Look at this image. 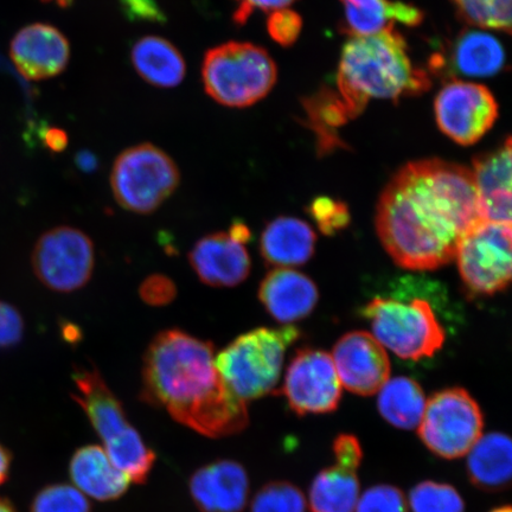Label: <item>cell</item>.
<instances>
[{"label": "cell", "mask_w": 512, "mask_h": 512, "mask_svg": "<svg viewBox=\"0 0 512 512\" xmlns=\"http://www.w3.org/2000/svg\"><path fill=\"white\" fill-rule=\"evenodd\" d=\"M482 219L472 171L440 159L409 163L380 197L376 230L396 265L434 271L456 259L465 234Z\"/></svg>", "instance_id": "1"}, {"label": "cell", "mask_w": 512, "mask_h": 512, "mask_svg": "<svg viewBox=\"0 0 512 512\" xmlns=\"http://www.w3.org/2000/svg\"><path fill=\"white\" fill-rule=\"evenodd\" d=\"M142 400L209 438L229 437L248 426L247 403L222 380L213 343L178 329L160 332L147 348Z\"/></svg>", "instance_id": "2"}, {"label": "cell", "mask_w": 512, "mask_h": 512, "mask_svg": "<svg viewBox=\"0 0 512 512\" xmlns=\"http://www.w3.org/2000/svg\"><path fill=\"white\" fill-rule=\"evenodd\" d=\"M430 76L415 68L405 38L394 28L344 44L337 75V92L352 118L370 99L400 100L430 89Z\"/></svg>", "instance_id": "3"}, {"label": "cell", "mask_w": 512, "mask_h": 512, "mask_svg": "<svg viewBox=\"0 0 512 512\" xmlns=\"http://www.w3.org/2000/svg\"><path fill=\"white\" fill-rule=\"evenodd\" d=\"M299 335L293 325L246 332L215 356L217 371L242 401L260 399L277 386L285 352Z\"/></svg>", "instance_id": "4"}, {"label": "cell", "mask_w": 512, "mask_h": 512, "mask_svg": "<svg viewBox=\"0 0 512 512\" xmlns=\"http://www.w3.org/2000/svg\"><path fill=\"white\" fill-rule=\"evenodd\" d=\"M278 78L277 64L264 48L228 42L207 51L202 81L210 98L227 107L245 108L266 98Z\"/></svg>", "instance_id": "5"}, {"label": "cell", "mask_w": 512, "mask_h": 512, "mask_svg": "<svg viewBox=\"0 0 512 512\" xmlns=\"http://www.w3.org/2000/svg\"><path fill=\"white\" fill-rule=\"evenodd\" d=\"M373 336L403 360L419 361L432 357L445 343L446 332L427 300L401 302L377 297L363 307Z\"/></svg>", "instance_id": "6"}, {"label": "cell", "mask_w": 512, "mask_h": 512, "mask_svg": "<svg viewBox=\"0 0 512 512\" xmlns=\"http://www.w3.org/2000/svg\"><path fill=\"white\" fill-rule=\"evenodd\" d=\"M181 182L178 166L168 153L140 144L120 153L111 174L115 201L132 213L152 214L174 194Z\"/></svg>", "instance_id": "7"}, {"label": "cell", "mask_w": 512, "mask_h": 512, "mask_svg": "<svg viewBox=\"0 0 512 512\" xmlns=\"http://www.w3.org/2000/svg\"><path fill=\"white\" fill-rule=\"evenodd\" d=\"M418 428L428 450L444 459H458L482 437L484 416L465 389H445L427 401Z\"/></svg>", "instance_id": "8"}, {"label": "cell", "mask_w": 512, "mask_h": 512, "mask_svg": "<svg viewBox=\"0 0 512 512\" xmlns=\"http://www.w3.org/2000/svg\"><path fill=\"white\" fill-rule=\"evenodd\" d=\"M457 264L473 294L492 296L511 281V223L480 220L460 241Z\"/></svg>", "instance_id": "9"}, {"label": "cell", "mask_w": 512, "mask_h": 512, "mask_svg": "<svg viewBox=\"0 0 512 512\" xmlns=\"http://www.w3.org/2000/svg\"><path fill=\"white\" fill-rule=\"evenodd\" d=\"M31 265L37 279L49 290L59 293L79 291L93 275L94 243L78 228L50 229L37 240Z\"/></svg>", "instance_id": "10"}, {"label": "cell", "mask_w": 512, "mask_h": 512, "mask_svg": "<svg viewBox=\"0 0 512 512\" xmlns=\"http://www.w3.org/2000/svg\"><path fill=\"white\" fill-rule=\"evenodd\" d=\"M435 119L440 131L454 143L470 146L479 142L498 118L494 94L478 83L454 80L435 98Z\"/></svg>", "instance_id": "11"}, {"label": "cell", "mask_w": 512, "mask_h": 512, "mask_svg": "<svg viewBox=\"0 0 512 512\" xmlns=\"http://www.w3.org/2000/svg\"><path fill=\"white\" fill-rule=\"evenodd\" d=\"M283 394L298 415L336 411L342 398V386L328 352L303 349L287 368Z\"/></svg>", "instance_id": "12"}, {"label": "cell", "mask_w": 512, "mask_h": 512, "mask_svg": "<svg viewBox=\"0 0 512 512\" xmlns=\"http://www.w3.org/2000/svg\"><path fill=\"white\" fill-rule=\"evenodd\" d=\"M252 233L247 224L236 220L228 232H216L198 240L189 253L192 270L203 284L234 287L251 274L252 260L247 243Z\"/></svg>", "instance_id": "13"}, {"label": "cell", "mask_w": 512, "mask_h": 512, "mask_svg": "<svg viewBox=\"0 0 512 512\" xmlns=\"http://www.w3.org/2000/svg\"><path fill=\"white\" fill-rule=\"evenodd\" d=\"M331 357L341 386L351 393L374 395L389 380L390 361L386 349L366 331L344 335L336 343Z\"/></svg>", "instance_id": "14"}, {"label": "cell", "mask_w": 512, "mask_h": 512, "mask_svg": "<svg viewBox=\"0 0 512 512\" xmlns=\"http://www.w3.org/2000/svg\"><path fill=\"white\" fill-rule=\"evenodd\" d=\"M10 55L18 72L32 81L60 75L70 59V44L59 29L34 23L19 30L10 44Z\"/></svg>", "instance_id": "15"}, {"label": "cell", "mask_w": 512, "mask_h": 512, "mask_svg": "<svg viewBox=\"0 0 512 512\" xmlns=\"http://www.w3.org/2000/svg\"><path fill=\"white\" fill-rule=\"evenodd\" d=\"M189 490L201 512H242L249 496L248 473L234 460H216L194 472Z\"/></svg>", "instance_id": "16"}, {"label": "cell", "mask_w": 512, "mask_h": 512, "mask_svg": "<svg viewBox=\"0 0 512 512\" xmlns=\"http://www.w3.org/2000/svg\"><path fill=\"white\" fill-rule=\"evenodd\" d=\"M318 297L316 284L292 268H274L259 287V299L266 311L277 322L286 325L311 315Z\"/></svg>", "instance_id": "17"}, {"label": "cell", "mask_w": 512, "mask_h": 512, "mask_svg": "<svg viewBox=\"0 0 512 512\" xmlns=\"http://www.w3.org/2000/svg\"><path fill=\"white\" fill-rule=\"evenodd\" d=\"M73 381L76 388L73 399L85 411L104 445L121 437L132 427L123 405L107 386L99 370L76 367Z\"/></svg>", "instance_id": "18"}, {"label": "cell", "mask_w": 512, "mask_h": 512, "mask_svg": "<svg viewBox=\"0 0 512 512\" xmlns=\"http://www.w3.org/2000/svg\"><path fill=\"white\" fill-rule=\"evenodd\" d=\"M472 175L480 215L485 221L511 223V140L473 160Z\"/></svg>", "instance_id": "19"}, {"label": "cell", "mask_w": 512, "mask_h": 512, "mask_svg": "<svg viewBox=\"0 0 512 512\" xmlns=\"http://www.w3.org/2000/svg\"><path fill=\"white\" fill-rule=\"evenodd\" d=\"M69 475L76 489L99 502H111L124 496L131 483L98 445L83 446L74 453Z\"/></svg>", "instance_id": "20"}, {"label": "cell", "mask_w": 512, "mask_h": 512, "mask_svg": "<svg viewBox=\"0 0 512 512\" xmlns=\"http://www.w3.org/2000/svg\"><path fill=\"white\" fill-rule=\"evenodd\" d=\"M316 242L317 235L309 223L296 217H278L262 232L260 252L268 265L302 266L315 254Z\"/></svg>", "instance_id": "21"}, {"label": "cell", "mask_w": 512, "mask_h": 512, "mask_svg": "<svg viewBox=\"0 0 512 512\" xmlns=\"http://www.w3.org/2000/svg\"><path fill=\"white\" fill-rule=\"evenodd\" d=\"M467 454V475L473 485L485 492H501L509 488L512 445L508 435L486 434Z\"/></svg>", "instance_id": "22"}, {"label": "cell", "mask_w": 512, "mask_h": 512, "mask_svg": "<svg viewBox=\"0 0 512 512\" xmlns=\"http://www.w3.org/2000/svg\"><path fill=\"white\" fill-rule=\"evenodd\" d=\"M132 62L146 82L160 88L178 86L187 70L183 56L174 44L158 36H146L134 43Z\"/></svg>", "instance_id": "23"}, {"label": "cell", "mask_w": 512, "mask_h": 512, "mask_svg": "<svg viewBox=\"0 0 512 512\" xmlns=\"http://www.w3.org/2000/svg\"><path fill=\"white\" fill-rule=\"evenodd\" d=\"M452 67L469 78H489L501 72L504 49L496 37L482 30H465L457 37L451 53Z\"/></svg>", "instance_id": "24"}, {"label": "cell", "mask_w": 512, "mask_h": 512, "mask_svg": "<svg viewBox=\"0 0 512 512\" xmlns=\"http://www.w3.org/2000/svg\"><path fill=\"white\" fill-rule=\"evenodd\" d=\"M426 396L420 384L409 377H396L380 390L379 412L390 425L401 430L419 427L426 408Z\"/></svg>", "instance_id": "25"}, {"label": "cell", "mask_w": 512, "mask_h": 512, "mask_svg": "<svg viewBox=\"0 0 512 512\" xmlns=\"http://www.w3.org/2000/svg\"><path fill=\"white\" fill-rule=\"evenodd\" d=\"M344 6V31L351 37H367L405 23L408 4L389 0H341Z\"/></svg>", "instance_id": "26"}, {"label": "cell", "mask_w": 512, "mask_h": 512, "mask_svg": "<svg viewBox=\"0 0 512 512\" xmlns=\"http://www.w3.org/2000/svg\"><path fill=\"white\" fill-rule=\"evenodd\" d=\"M360 498L356 472L331 466L319 472L310 488L311 512H355Z\"/></svg>", "instance_id": "27"}, {"label": "cell", "mask_w": 512, "mask_h": 512, "mask_svg": "<svg viewBox=\"0 0 512 512\" xmlns=\"http://www.w3.org/2000/svg\"><path fill=\"white\" fill-rule=\"evenodd\" d=\"M305 108L313 131L317 133L319 150L328 152L336 146H342L341 140L336 137V130L352 119L342 96L326 88L306 100Z\"/></svg>", "instance_id": "28"}, {"label": "cell", "mask_w": 512, "mask_h": 512, "mask_svg": "<svg viewBox=\"0 0 512 512\" xmlns=\"http://www.w3.org/2000/svg\"><path fill=\"white\" fill-rule=\"evenodd\" d=\"M112 464L136 484H145L156 462V453L145 444L133 426L121 437L104 445Z\"/></svg>", "instance_id": "29"}, {"label": "cell", "mask_w": 512, "mask_h": 512, "mask_svg": "<svg viewBox=\"0 0 512 512\" xmlns=\"http://www.w3.org/2000/svg\"><path fill=\"white\" fill-rule=\"evenodd\" d=\"M462 21L479 29L511 31V0H451Z\"/></svg>", "instance_id": "30"}, {"label": "cell", "mask_w": 512, "mask_h": 512, "mask_svg": "<svg viewBox=\"0 0 512 512\" xmlns=\"http://www.w3.org/2000/svg\"><path fill=\"white\" fill-rule=\"evenodd\" d=\"M409 507L413 512H465L463 498L453 486L430 480L414 486Z\"/></svg>", "instance_id": "31"}, {"label": "cell", "mask_w": 512, "mask_h": 512, "mask_svg": "<svg viewBox=\"0 0 512 512\" xmlns=\"http://www.w3.org/2000/svg\"><path fill=\"white\" fill-rule=\"evenodd\" d=\"M251 512H306V498L290 482L268 483L256 492Z\"/></svg>", "instance_id": "32"}, {"label": "cell", "mask_w": 512, "mask_h": 512, "mask_svg": "<svg viewBox=\"0 0 512 512\" xmlns=\"http://www.w3.org/2000/svg\"><path fill=\"white\" fill-rule=\"evenodd\" d=\"M30 512H93L92 505L75 486L54 484L42 489L31 503Z\"/></svg>", "instance_id": "33"}, {"label": "cell", "mask_w": 512, "mask_h": 512, "mask_svg": "<svg viewBox=\"0 0 512 512\" xmlns=\"http://www.w3.org/2000/svg\"><path fill=\"white\" fill-rule=\"evenodd\" d=\"M309 211L320 232L328 236L347 228L351 220L347 204L329 197L316 198L311 203Z\"/></svg>", "instance_id": "34"}, {"label": "cell", "mask_w": 512, "mask_h": 512, "mask_svg": "<svg viewBox=\"0 0 512 512\" xmlns=\"http://www.w3.org/2000/svg\"><path fill=\"white\" fill-rule=\"evenodd\" d=\"M355 512H408V504L399 488L381 484L368 489L358 498Z\"/></svg>", "instance_id": "35"}, {"label": "cell", "mask_w": 512, "mask_h": 512, "mask_svg": "<svg viewBox=\"0 0 512 512\" xmlns=\"http://www.w3.org/2000/svg\"><path fill=\"white\" fill-rule=\"evenodd\" d=\"M303 29V19L296 11L283 9L271 12L267 19V31L281 47H291L297 42Z\"/></svg>", "instance_id": "36"}, {"label": "cell", "mask_w": 512, "mask_h": 512, "mask_svg": "<svg viewBox=\"0 0 512 512\" xmlns=\"http://www.w3.org/2000/svg\"><path fill=\"white\" fill-rule=\"evenodd\" d=\"M140 298L150 306H166L177 297V287L174 281L163 274H153L147 277L139 288Z\"/></svg>", "instance_id": "37"}, {"label": "cell", "mask_w": 512, "mask_h": 512, "mask_svg": "<svg viewBox=\"0 0 512 512\" xmlns=\"http://www.w3.org/2000/svg\"><path fill=\"white\" fill-rule=\"evenodd\" d=\"M24 320L21 313L0 300V348H11L22 341Z\"/></svg>", "instance_id": "38"}, {"label": "cell", "mask_w": 512, "mask_h": 512, "mask_svg": "<svg viewBox=\"0 0 512 512\" xmlns=\"http://www.w3.org/2000/svg\"><path fill=\"white\" fill-rule=\"evenodd\" d=\"M332 450H334L336 457V465L342 467V469L356 472L358 467L361 466L363 451L360 441H358L355 435H338Z\"/></svg>", "instance_id": "39"}, {"label": "cell", "mask_w": 512, "mask_h": 512, "mask_svg": "<svg viewBox=\"0 0 512 512\" xmlns=\"http://www.w3.org/2000/svg\"><path fill=\"white\" fill-rule=\"evenodd\" d=\"M297 0H234L236 8L233 21L238 25L246 24L254 11L273 12L288 9Z\"/></svg>", "instance_id": "40"}, {"label": "cell", "mask_w": 512, "mask_h": 512, "mask_svg": "<svg viewBox=\"0 0 512 512\" xmlns=\"http://www.w3.org/2000/svg\"><path fill=\"white\" fill-rule=\"evenodd\" d=\"M125 14L133 21L162 22L164 15L157 0H120Z\"/></svg>", "instance_id": "41"}, {"label": "cell", "mask_w": 512, "mask_h": 512, "mask_svg": "<svg viewBox=\"0 0 512 512\" xmlns=\"http://www.w3.org/2000/svg\"><path fill=\"white\" fill-rule=\"evenodd\" d=\"M44 143H46L49 150L61 152L68 145L67 133L59 130V128H49L44 134Z\"/></svg>", "instance_id": "42"}, {"label": "cell", "mask_w": 512, "mask_h": 512, "mask_svg": "<svg viewBox=\"0 0 512 512\" xmlns=\"http://www.w3.org/2000/svg\"><path fill=\"white\" fill-rule=\"evenodd\" d=\"M11 465V456L8 450L0 445V485L8 479Z\"/></svg>", "instance_id": "43"}, {"label": "cell", "mask_w": 512, "mask_h": 512, "mask_svg": "<svg viewBox=\"0 0 512 512\" xmlns=\"http://www.w3.org/2000/svg\"><path fill=\"white\" fill-rule=\"evenodd\" d=\"M0 512H17L9 502L0 499Z\"/></svg>", "instance_id": "44"}, {"label": "cell", "mask_w": 512, "mask_h": 512, "mask_svg": "<svg viewBox=\"0 0 512 512\" xmlns=\"http://www.w3.org/2000/svg\"><path fill=\"white\" fill-rule=\"evenodd\" d=\"M490 512H512V511H511V508L509 507V505H505V507L497 508Z\"/></svg>", "instance_id": "45"}, {"label": "cell", "mask_w": 512, "mask_h": 512, "mask_svg": "<svg viewBox=\"0 0 512 512\" xmlns=\"http://www.w3.org/2000/svg\"><path fill=\"white\" fill-rule=\"evenodd\" d=\"M43 2H54V0H43ZM55 2H57L61 5H67L69 0H55Z\"/></svg>", "instance_id": "46"}]
</instances>
